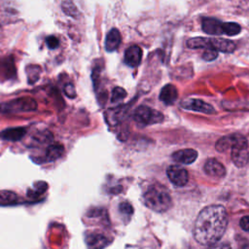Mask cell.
Returning a JSON list of instances; mask_svg holds the SVG:
<instances>
[{
  "label": "cell",
  "mask_w": 249,
  "mask_h": 249,
  "mask_svg": "<svg viewBox=\"0 0 249 249\" xmlns=\"http://www.w3.org/2000/svg\"><path fill=\"white\" fill-rule=\"evenodd\" d=\"M228 226V214L222 205H210L197 215L194 226L195 239L203 245H212L224 235Z\"/></svg>",
  "instance_id": "6da1fadb"
},
{
  "label": "cell",
  "mask_w": 249,
  "mask_h": 249,
  "mask_svg": "<svg viewBox=\"0 0 249 249\" xmlns=\"http://www.w3.org/2000/svg\"><path fill=\"white\" fill-rule=\"evenodd\" d=\"M145 205L156 212H164L171 206V197L167 191L160 186H152L144 194Z\"/></svg>",
  "instance_id": "7a4b0ae2"
},
{
  "label": "cell",
  "mask_w": 249,
  "mask_h": 249,
  "mask_svg": "<svg viewBox=\"0 0 249 249\" xmlns=\"http://www.w3.org/2000/svg\"><path fill=\"white\" fill-rule=\"evenodd\" d=\"M186 45L190 49H213L223 53H232L236 48L235 43L222 38L196 37L189 39Z\"/></svg>",
  "instance_id": "3957f363"
},
{
  "label": "cell",
  "mask_w": 249,
  "mask_h": 249,
  "mask_svg": "<svg viewBox=\"0 0 249 249\" xmlns=\"http://www.w3.org/2000/svg\"><path fill=\"white\" fill-rule=\"evenodd\" d=\"M201 28L207 34H226L228 36L237 35L241 30L240 25L235 22H222L212 18H203L201 21Z\"/></svg>",
  "instance_id": "277c9868"
},
{
  "label": "cell",
  "mask_w": 249,
  "mask_h": 249,
  "mask_svg": "<svg viewBox=\"0 0 249 249\" xmlns=\"http://www.w3.org/2000/svg\"><path fill=\"white\" fill-rule=\"evenodd\" d=\"M247 141L243 136L234 135V141L231 145V160L233 163L238 166H244L249 160V152L247 149Z\"/></svg>",
  "instance_id": "5b68a950"
},
{
  "label": "cell",
  "mask_w": 249,
  "mask_h": 249,
  "mask_svg": "<svg viewBox=\"0 0 249 249\" xmlns=\"http://www.w3.org/2000/svg\"><path fill=\"white\" fill-rule=\"evenodd\" d=\"M133 118L138 124L143 125L158 124L163 120V116L160 112L144 105L139 106L135 110Z\"/></svg>",
  "instance_id": "8992f818"
},
{
  "label": "cell",
  "mask_w": 249,
  "mask_h": 249,
  "mask_svg": "<svg viewBox=\"0 0 249 249\" xmlns=\"http://www.w3.org/2000/svg\"><path fill=\"white\" fill-rule=\"evenodd\" d=\"M167 177L171 181L172 184L178 187L185 186L188 183L189 175L185 168L179 166V165H170L168 166L167 170Z\"/></svg>",
  "instance_id": "52a82bcc"
},
{
  "label": "cell",
  "mask_w": 249,
  "mask_h": 249,
  "mask_svg": "<svg viewBox=\"0 0 249 249\" xmlns=\"http://www.w3.org/2000/svg\"><path fill=\"white\" fill-rule=\"evenodd\" d=\"M182 107L188 110L201 112L205 114H212L215 112L214 108L210 104L200 99H192V98L185 99L182 102Z\"/></svg>",
  "instance_id": "ba28073f"
},
{
  "label": "cell",
  "mask_w": 249,
  "mask_h": 249,
  "mask_svg": "<svg viewBox=\"0 0 249 249\" xmlns=\"http://www.w3.org/2000/svg\"><path fill=\"white\" fill-rule=\"evenodd\" d=\"M142 59V50L138 46H131L124 53V62L130 67L139 65Z\"/></svg>",
  "instance_id": "9c48e42d"
},
{
  "label": "cell",
  "mask_w": 249,
  "mask_h": 249,
  "mask_svg": "<svg viewBox=\"0 0 249 249\" xmlns=\"http://www.w3.org/2000/svg\"><path fill=\"white\" fill-rule=\"evenodd\" d=\"M172 158L175 161L185 164H190L194 162L197 158V152L193 149H184L179 150L173 153Z\"/></svg>",
  "instance_id": "30bf717a"
},
{
  "label": "cell",
  "mask_w": 249,
  "mask_h": 249,
  "mask_svg": "<svg viewBox=\"0 0 249 249\" xmlns=\"http://www.w3.org/2000/svg\"><path fill=\"white\" fill-rule=\"evenodd\" d=\"M10 104L11 105L9 106L11 108H14L18 111L28 112V111H34L37 109V103L31 97H21L19 99L12 101Z\"/></svg>",
  "instance_id": "8fae6325"
},
{
  "label": "cell",
  "mask_w": 249,
  "mask_h": 249,
  "mask_svg": "<svg viewBox=\"0 0 249 249\" xmlns=\"http://www.w3.org/2000/svg\"><path fill=\"white\" fill-rule=\"evenodd\" d=\"M204 171L212 177H223L226 173L224 165L215 159H209L204 164Z\"/></svg>",
  "instance_id": "7c38bea8"
},
{
  "label": "cell",
  "mask_w": 249,
  "mask_h": 249,
  "mask_svg": "<svg viewBox=\"0 0 249 249\" xmlns=\"http://www.w3.org/2000/svg\"><path fill=\"white\" fill-rule=\"evenodd\" d=\"M122 41V36L120 31L117 28L111 29L108 34L106 35L105 39V49L107 52H114L116 51Z\"/></svg>",
  "instance_id": "4fadbf2b"
},
{
  "label": "cell",
  "mask_w": 249,
  "mask_h": 249,
  "mask_svg": "<svg viewBox=\"0 0 249 249\" xmlns=\"http://www.w3.org/2000/svg\"><path fill=\"white\" fill-rule=\"evenodd\" d=\"M178 96V92L176 88L171 85L168 84L166 86H164L160 93V99L166 105H170L173 104L175 102V100L177 99Z\"/></svg>",
  "instance_id": "5bb4252c"
},
{
  "label": "cell",
  "mask_w": 249,
  "mask_h": 249,
  "mask_svg": "<svg viewBox=\"0 0 249 249\" xmlns=\"http://www.w3.org/2000/svg\"><path fill=\"white\" fill-rule=\"evenodd\" d=\"M25 134V129L23 127H13L7 128L2 132V137L10 141H18L21 139Z\"/></svg>",
  "instance_id": "9a60e30c"
},
{
  "label": "cell",
  "mask_w": 249,
  "mask_h": 249,
  "mask_svg": "<svg viewBox=\"0 0 249 249\" xmlns=\"http://www.w3.org/2000/svg\"><path fill=\"white\" fill-rule=\"evenodd\" d=\"M64 153V148L60 144H52L46 151V159L48 160H55L59 159Z\"/></svg>",
  "instance_id": "2e32d148"
},
{
  "label": "cell",
  "mask_w": 249,
  "mask_h": 249,
  "mask_svg": "<svg viewBox=\"0 0 249 249\" xmlns=\"http://www.w3.org/2000/svg\"><path fill=\"white\" fill-rule=\"evenodd\" d=\"M87 240L90 249H102L106 245V238L101 234H89Z\"/></svg>",
  "instance_id": "e0dca14e"
},
{
  "label": "cell",
  "mask_w": 249,
  "mask_h": 249,
  "mask_svg": "<svg viewBox=\"0 0 249 249\" xmlns=\"http://www.w3.org/2000/svg\"><path fill=\"white\" fill-rule=\"evenodd\" d=\"M18 196L10 191H1L0 192V205H13L18 202Z\"/></svg>",
  "instance_id": "ac0fdd59"
},
{
  "label": "cell",
  "mask_w": 249,
  "mask_h": 249,
  "mask_svg": "<svg viewBox=\"0 0 249 249\" xmlns=\"http://www.w3.org/2000/svg\"><path fill=\"white\" fill-rule=\"evenodd\" d=\"M233 141H234V135L222 137L219 141H217V143H216V149H217L219 152H224V151L227 150L228 148L231 147V145L233 144Z\"/></svg>",
  "instance_id": "d6986e66"
},
{
  "label": "cell",
  "mask_w": 249,
  "mask_h": 249,
  "mask_svg": "<svg viewBox=\"0 0 249 249\" xmlns=\"http://www.w3.org/2000/svg\"><path fill=\"white\" fill-rule=\"evenodd\" d=\"M62 11L66 15H68L70 17H73V18L74 17L77 18L78 15H79V12H78L76 6L74 5V3L71 0H64L62 2Z\"/></svg>",
  "instance_id": "ffe728a7"
},
{
  "label": "cell",
  "mask_w": 249,
  "mask_h": 249,
  "mask_svg": "<svg viewBox=\"0 0 249 249\" xmlns=\"http://www.w3.org/2000/svg\"><path fill=\"white\" fill-rule=\"evenodd\" d=\"M40 72H41V69H40V67L37 66V65H29V66L26 68V73H27L28 81H29L30 84L35 83V82L39 79Z\"/></svg>",
  "instance_id": "44dd1931"
},
{
  "label": "cell",
  "mask_w": 249,
  "mask_h": 249,
  "mask_svg": "<svg viewBox=\"0 0 249 249\" xmlns=\"http://www.w3.org/2000/svg\"><path fill=\"white\" fill-rule=\"evenodd\" d=\"M126 96V91L120 87H116L113 91H112V96H111V101L112 102H119L123 100Z\"/></svg>",
  "instance_id": "7402d4cb"
},
{
  "label": "cell",
  "mask_w": 249,
  "mask_h": 249,
  "mask_svg": "<svg viewBox=\"0 0 249 249\" xmlns=\"http://www.w3.org/2000/svg\"><path fill=\"white\" fill-rule=\"evenodd\" d=\"M217 55H218V51L213 50V49H204V52L202 53V58L204 60L210 61V60L215 59L217 57Z\"/></svg>",
  "instance_id": "603a6c76"
},
{
  "label": "cell",
  "mask_w": 249,
  "mask_h": 249,
  "mask_svg": "<svg viewBox=\"0 0 249 249\" xmlns=\"http://www.w3.org/2000/svg\"><path fill=\"white\" fill-rule=\"evenodd\" d=\"M46 44H47V46H48L49 49L53 50V49H55V48L58 47L59 42H58V39H57L55 36H49V37H47V39H46Z\"/></svg>",
  "instance_id": "cb8c5ba5"
},
{
  "label": "cell",
  "mask_w": 249,
  "mask_h": 249,
  "mask_svg": "<svg viewBox=\"0 0 249 249\" xmlns=\"http://www.w3.org/2000/svg\"><path fill=\"white\" fill-rule=\"evenodd\" d=\"M64 93L69 97V98H74L76 96V90L74 86L71 83H68L64 86Z\"/></svg>",
  "instance_id": "d4e9b609"
},
{
  "label": "cell",
  "mask_w": 249,
  "mask_h": 249,
  "mask_svg": "<svg viewBox=\"0 0 249 249\" xmlns=\"http://www.w3.org/2000/svg\"><path fill=\"white\" fill-rule=\"evenodd\" d=\"M120 211L125 215H131L133 212L132 206L128 202H122L120 204Z\"/></svg>",
  "instance_id": "484cf974"
},
{
  "label": "cell",
  "mask_w": 249,
  "mask_h": 249,
  "mask_svg": "<svg viewBox=\"0 0 249 249\" xmlns=\"http://www.w3.org/2000/svg\"><path fill=\"white\" fill-rule=\"evenodd\" d=\"M239 225H240L242 230H244L245 231H249V216L242 217L241 220H240Z\"/></svg>",
  "instance_id": "4316f807"
}]
</instances>
